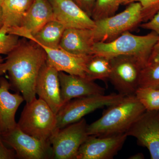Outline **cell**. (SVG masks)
<instances>
[{"mask_svg":"<svg viewBox=\"0 0 159 159\" xmlns=\"http://www.w3.org/2000/svg\"><path fill=\"white\" fill-rule=\"evenodd\" d=\"M11 86L9 81L0 77V133L6 132L17 125L15 116L18 109L24 101L19 93L9 92Z\"/></svg>","mask_w":159,"mask_h":159,"instance_id":"2e32d148","label":"cell"},{"mask_svg":"<svg viewBox=\"0 0 159 159\" xmlns=\"http://www.w3.org/2000/svg\"><path fill=\"white\" fill-rule=\"evenodd\" d=\"M125 96L119 93L97 95L72 99L63 105L56 114L57 129L78 122L98 109L119 102Z\"/></svg>","mask_w":159,"mask_h":159,"instance_id":"8992f818","label":"cell"},{"mask_svg":"<svg viewBox=\"0 0 159 159\" xmlns=\"http://www.w3.org/2000/svg\"><path fill=\"white\" fill-rule=\"evenodd\" d=\"M36 94L57 114L63 106L61 95L59 72L47 62L43 66L38 77Z\"/></svg>","mask_w":159,"mask_h":159,"instance_id":"4fadbf2b","label":"cell"},{"mask_svg":"<svg viewBox=\"0 0 159 159\" xmlns=\"http://www.w3.org/2000/svg\"><path fill=\"white\" fill-rule=\"evenodd\" d=\"M17 158L15 151L12 148L6 147L3 142L0 133V159H14Z\"/></svg>","mask_w":159,"mask_h":159,"instance_id":"4316f807","label":"cell"},{"mask_svg":"<svg viewBox=\"0 0 159 159\" xmlns=\"http://www.w3.org/2000/svg\"><path fill=\"white\" fill-rule=\"evenodd\" d=\"M111 70L110 58L93 54L86 64L85 78L93 81L109 79Z\"/></svg>","mask_w":159,"mask_h":159,"instance_id":"ffe728a7","label":"cell"},{"mask_svg":"<svg viewBox=\"0 0 159 159\" xmlns=\"http://www.w3.org/2000/svg\"><path fill=\"white\" fill-rule=\"evenodd\" d=\"M135 2L136 0H96L91 17L96 21L110 16L116 14L120 6Z\"/></svg>","mask_w":159,"mask_h":159,"instance_id":"44dd1931","label":"cell"},{"mask_svg":"<svg viewBox=\"0 0 159 159\" xmlns=\"http://www.w3.org/2000/svg\"><path fill=\"white\" fill-rule=\"evenodd\" d=\"M110 59L111 70L109 80L114 88L125 97L134 95L144 66L133 56L121 55Z\"/></svg>","mask_w":159,"mask_h":159,"instance_id":"52a82bcc","label":"cell"},{"mask_svg":"<svg viewBox=\"0 0 159 159\" xmlns=\"http://www.w3.org/2000/svg\"><path fill=\"white\" fill-rule=\"evenodd\" d=\"M4 26V20H3V16L2 9L1 5H0V29L2 28Z\"/></svg>","mask_w":159,"mask_h":159,"instance_id":"4dcf8cb0","label":"cell"},{"mask_svg":"<svg viewBox=\"0 0 159 159\" xmlns=\"http://www.w3.org/2000/svg\"><path fill=\"white\" fill-rule=\"evenodd\" d=\"M19 36L9 34L7 28L3 26L0 29V54H8L19 43Z\"/></svg>","mask_w":159,"mask_h":159,"instance_id":"cb8c5ba5","label":"cell"},{"mask_svg":"<svg viewBox=\"0 0 159 159\" xmlns=\"http://www.w3.org/2000/svg\"><path fill=\"white\" fill-rule=\"evenodd\" d=\"M140 26L142 29L150 30L159 35V9L150 20L141 24Z\"/></svg>","mask_w":159,"mask_h":159,"instance_id":"484cf974","label":"cell"},{"mask_svg":"<svg viewBox=\"0 0 159 159\" xmlns=\"http://www.w3.org/2000/svg\"><path fill=\"white\" fill-rule=\"evenodd\" d=\"M73 1H74V2H76L77 3V0H73Z\"/></svg>","mask_w":159,"mask_h":159,"instance_id":"836d02e7","label":"cell"},{"mask_svg":"<svg viewBox=\"0 0 159 159\" xmlns=\"http://www.w3.org/2000/svg\"><path fill=\"white\" fill-rule=\"evenodd\" d=\"M125 133L89 135L80 147L76 159H111L117 154L127 138Z\"/></svg>","mask_w":159,"mask_h":159,"instance_id":"8fae6325","label":"cell"},{"mask_svg":"<svg viewBox=\"0 0 159 159\" xmlns=\"http://www.w3.org/2000/svg\"><path fill=\"white\" fill-rule=\"evenodd\" d=\"M95 21L92 29L95 43L109 42L143 22L142 5L134 2L122 12Z\"/></svg>","mask_w":159,"mask_h":159,"instance_id":"5b68a950","label":"cell"},{"mask_svg":"<svg viewBox=\"0 0 159 159\" xmlns=\"http://www.w3.org/2000/svg\"><path fill=\"white\" fill-rule=\"evenodd\" d=\"M53 8L54 20L70 28L93 29L95 21L73 0H48Z\"/></svg>","mask_w":159,"mask_h":159,"instance_id":"7c38bea8","label":"cell"},{"mask_svg":"<svg viewBox=\"0 0 159 159\" xmlns=\"http://www.w3.org/2000/svg\"><path fill=\"white\" fill-rule=\"evenodd\" d=\"M159 38L158 34L153 31L144 35L126 31L109 42L95 43L93 54L109 58L121 55L133 56L145 67Z\"/></svg>","mask_w":159,"mask_h":159,"instance_id":"3957f363","label":"cell"},{"mask_svg":"<svg viewBox=\"0 0 159 159\" xmlns=\"http://www.w3.org/2000/svg\"><path fill=\"white\" fill-rule=\"evenodd\" d=\"M145 158L144 155L142 153H138L136 154L133 155L129 157V159H144Z\"/></svg>","mask_w":159,"mask_h":159,"instance_id":"f546056e","label":"cell"},{"mask_svg":"<svg viewBox=\"0 0 159 159\" xmlns=\"http://www.w3.org/2000/svg\"><path fill=\"white\" fill-rule=\"evenodd\" d=\"M107 107L102 116L88 125V135L125 133L146 111L134 95L125 96L119 102Z\"/></svg>","mask_w":159,"mask_h":159,"instance_id":"7a4b0ae2","label":"cell"},{"mask_svg":"<svg viewBox=\"0 0 159 159\" xmlns=\"http://www.w3.org/2000/svg\"><path fill=\"white\" fill-rule=\"evenodd\" d=\"M4 61V59H3L2 56H0V63Z\"/></svg>","mask_w":159,"mask_h":159,"instance_id":"1f68e13d","label":"cell"},{"mask_svg":"<svg viewBox=\"0 0 159 159\" xmlns=\"http://www.w3.org/2000/svg\"><path fill=\"white\" fill-rule=\"evenodd\" d=\"M28 40H20L0 63V77L8 73L11 89L21 94L26 102L36 98V81L47 58L45 51L40 46Z\"/></svg>","mask_w":159,"mask_h":159,"instance_id":"6da1fadb","label":"cell"},{"mask_svg":"<svg viewBox=\"0 0 159 159\" xmlns=\"http://www.w3.org/2000/svg\"><path fill=\"white\" fill-rule=\"evenodd\" d=\"M59 79L63 105L76 98L105 94V89L85 77L59 72Z\"/></svg>","mask_w":159,"mask_h":159,"instance_id":"5bb4252c","label":"cell"},{"mask_svg":"<svg viewBox=\"0 0 159 159\" xmlns=\"http://www.w3.org/2000/svg\"><path fill=\"white\" fill-rule=\"evenodd\" d=\"M53 20V8L48 0H33L22 25L17 28L34 35L46 24Z\"/></svg>","mask_w":159,"mask_h":159,"instance_id":"ac0fdd59","label":"cell"},{"mask_svg":"<svg viewBox=\"0 0 159 159\" xmlns=\"http://www.w3.org/2000/svg\"><path fill=\"white\" fill-rule=\"evenodd\" d=\"M40 46L46 52V62L49 65L58 72L85 78L86 66L92 55H78L70 53L61 48L53 49Z\"/></svg>","mask_w":159,"mask_h":159,"instance_id":"9a60e30c","label":"cell"},{"mask_svg":"<svg viewBox=\"0 0 159 159\" xmlns=\"http://www.w3.org/2000/svg\"><path fill=\"white\" fill-rule=\"evenodd\" d=\"M33 0H4L1 4L4 25L20 27Z\"/></svg>","mask_w":159,"mask_h":159,"instance_id":"d6986e66","label":"cell"},{"mask_svg":"<svg viewBox=\"0 0 159 159\" xmlns=\"http://www.w3.org/2000/svg\"><path fill=\"white\" fill-rule=\"evenodd\" d=\"M25 133L43 141H50L57 129V117L43 99L26 102L17 123Z\"/></svg>","mask_w":159,"mask_h":159,"instance_id":"277c9868","label":"cell"},{"mask_svg":"<svg viewBox=\"0 0 159 159\" xmlns=\"http://www.w3.org/2000/svg\"><path fill=\"white\" fill-rule=\"evenodd\" d=\"M158 63H159V38L156 43L154 46L146 66L153 65Z\"/></svg>","mask_w":159,"mask_h":159,"instance_id":"f1b7e54d","label":"cell"},{"mask_svg":"<svg viewBox=\"0 0 159 159\" xmlns=\"http://www.w3.org/2000/svg\"><path fill=\"white\" fill-rule=\"evenodd\" d=\"M95 43L92 29L70 28L65 30L60 48L72 54L93 55Z\"/></svg>","mask_w":159,"mask_h":159,"instance_id":"e0dca14e","label":"cell"},{"mask_svg":"<svg viewBox=\"0 0 159 159\" xmlns=\"http://www.w3.org/2000/svg\"><path fill=\"white\" fill-rule=\"evenodd\" d=\"M139 87H150L159 89V63L147 66L142 69Z\"/></svg>","mask_w":159,"mask_h":159,"instance_id":"603a6c76","label":"cell"},{"mask_svg":"<svg viewBox=\"0 0 159 159\" xmlns=\"http://www.w3.org/2000/svg\"><path fill=\"white\" fill-rule=\"evenodd\" d=\"M1 134L4 144L14 149L18 159H53L50 141L40 140L25 133L17 124L11 130Z\"/></svg>","mask_w":159,"mask_h":159,"instance_id":"ba28073f","label":"cell"},{"mask_svg":"<svg viewBox=\"0 0 159 159\" xmlns=\"http://www.w3.org/2000/svg\"><path fill=\"white\" fill-rule=\"evenodd\" d=\"M84 119L57 129L50 139L53 149V159H76L80 147L88 134Z\"/></svg>","mask_w":159,"mask_h":159,"instance_id":"9c48e42d","label":"cell"},{"mask_svg":"<svg viewBox=\"0 0 159 159\" xmlns=\"http://www.w3.org/2000/svg\"><path fill=\"white\" fill-rule=\"evenodd\" d=\"M96 1V0H77V3L91 17Z\"/></svg>","mask_w":159,"mask_h":159,"instance_id":"83f0119b","label":"cell"},{"mask_svg":"<svg viewBox=\"0 0 159 159\" xmlns=\"http://www.w3.org/2000/svg\"><path fill=\"white\" fill-rule=\"evenodd\" d=\"M149 151L151 159H159V111H146L125 133Z\"/></svg>","mask_w":159,"mask_h":159,"instance_id":"30bf717a","label":"cell"},{"mask_svg":"<svg viewBox=\"0 0 159 159\" xmlns=\"http://www.w3.org/2000/svg\"><path fill=\"white\" fill-rule=\"evenodd\" d=\"M142 6L143 22L148 21L159 9V0H136Z\"/></svg>","mask_w":159,"mask_h":159,"instance_id":"d4e9b609","label":"cell"},{"mask_svg":"<svg viewBox=\"0 0 159 159\" xmlns=\"http://www.w3.org/2000/svg\"><path fill=\"white\" fill-rule=\"evenodd\" d=\"M4 1V0H0V5H1V4L3 2V1Z\"/></svg>","mask_w":159,"mask_h":159,"instance_id":"d6a6232c","label":"cell"},{"mask_svg":"<svg viewBox=\"0 0 159 159\" xmlns=\"http://www.w3.org/2000/svg\"><path fill=\"white\" fill-rule=\"evenodd\" d=\"M134 95L146 111H159V89L139 87Z\"/></svg>","mask_w":159,"mask_h":159,"instance_id":"7402d4cb","label":"cell"}]
</instances>
